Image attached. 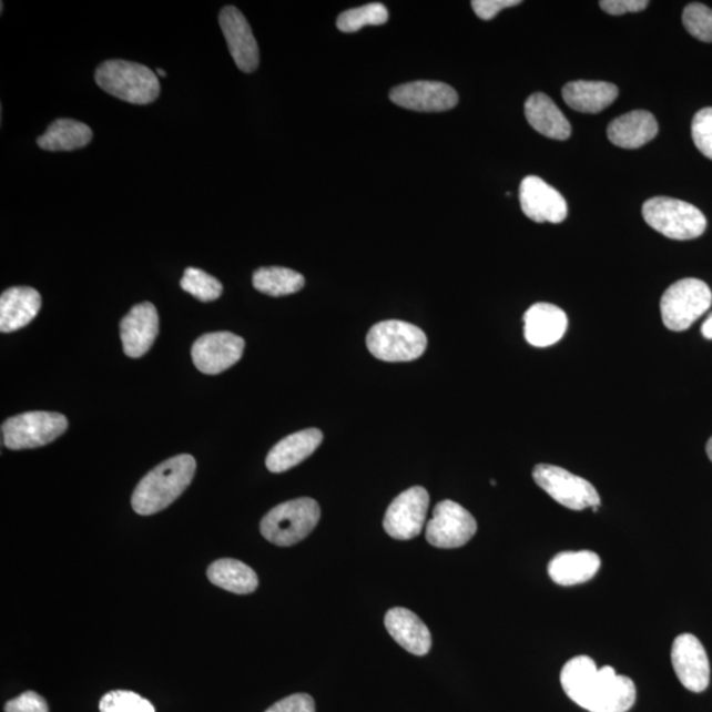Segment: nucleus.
I'll list each match as a JSON object with an SVG mask.
<instances>
[{"label": "nucleus", "instance_id": "obj_13", "mask_svg": "<svg viewBox=\"0 0 712 712\" xmlns=\"http://www.w3.org/2000/svg\"><path fill=\"white\" fill-rule=\"evenodd\" d=\"M389 98L397 106L418 113H443L458 104L456 90L438 81L404 83L390 90Z\"/></svg>", "mask_w": 712, "mask_h": 712}, {"label": "nucleus", "instance_id": "obj_7", "mask_svg": "<svg viewBox=\"0 0 712 712\" xmlns=\"http://www.w3.org/2000/svg\"><path fill=\"white\" fill-rule=\"evenodd\" d=\"M710 286L698 278H682L669 286L661 298V316L672 332H685L710 309Z\"/></svg>", "mask_w": 712, "mask_h": 712}, {"label": "nucleus", "instance_id": "obj_3", "mask_svg": "<svg viewBox=\"0 0 712 712\" xmlns=\"http://www.w3.org/2000/svg\"><path fill=\"white\" fill-rule=\"evenodd\" d=\"M95 82L104 92L134 104L152 103L160 94L156 74L136 62L104 61L96 69Z\"/></svg>", "mask_w": 712, "mask_h": 712}, {"label": "nucleus", "instance_id": "obj_11", "mask_svg": "<svg viewBox=\"0 0 712 712\" xmlns=\"http://www.w3.org/2000/svg\"><path fill=\"white\" fill-rule=\"evenodd\" d=\"M429 494L424 487L404 491L387 509L383 527L395 540H411L423 532L429 509Z\"/></svg>", "mask_w": 712, "mask_h": 712}, {"label": "nucleus", "instance_id": "obj_12", "mask_svg": "<svg viewBox=\"0 0 712 712\" xmlns=\"http://www.w3.org/2000/svg\"><path fill=\"white\" fill-rule=\"evenodd\" d=\"M244 345V339L233 333L204 334L192 348L194 366L202 374L218 375L241 360Z\"/></svg>", "mask_w": 712, "mask_h": 712}, {"label": "nucleus", "instance_id": "obj_25", "mask_svg": "<svg viewBox=\"0 0 712 712\" xmlns=\"http://www.w3.org/2000/svg\"><path fill=\"white\" fill-rule=\"evenodd\" d=\"M526 116L529 124L543 136L568 141L571 135L570 122L547 94L535 93L528 98Z\"/></svg>", "mask_w": 712, "mask_h": 712}, {"label": "nucleus", "instance_id": "obj_1", "mask_svg": "<svg viewBox=\"0 0 712 712\" xmlns=\"http://www.w3.org/2000/svg\"><path fill=\"white\" fill-rule=\"evenodd\" d=\"M561 685L572 702L590 712H627L637 701V686L631 679L619 675L611 667L598 669L589 655L567 662Z\"/></svg>", "mask_w": 712, "mask_h": 712}, {"label": "nucleus", "instance_id": "obj_31", "mask_svg": "<svg viewBox=\"0 0 712 712\" xmlns=\"http://www.w3.org/2000/svg\"><path fill=\"white\" fill-rule=\"evenodd\" d=\"M101 712H156L145 698L128 690L110 691L100 702Z\"/></svg>", "mask_w": 712, "mask_h": 712}, {"label": "nucleus", "instance_id": "obj_27", "mask_svg": "<svg viewBox=\"0 0 712 712\" xmlns=\"http://www.w3.org/2000/svg\"><path fill=\"white\" fill-rule=\"evenodd\" d=\"M92 138L93 131L85 123L73 119H58L38 139V144L45 151H74L83 149Z\"/></svg>", "mask_w": 712, "mask_h": 712}, {"label": "nucleus", "instance_id": "obj_40", "mask_svg": "<svg viewBox=\"0 0 712 712\" xmlns=\"http://www.w3.org/2000/svg\"><path fill=\"white\" fill-rule=\"evenodd\" d=\"M157 74L162 77H166V73L163 71V69H157Z\"/></svg>", "mask_w": 712, "mask_h": 712}, {"label": "nucleus", "instance_id": "obj_22", "mask_svg": "<svg viewBox=\"0 0 712 712\" xmlns=\"http://www.w3.org/2000/svg\"><path fill=\"white\" fill-rule=\"evenodd\" d=\"M41 296L30 286H16L0 297V332L12 333L27 326L38 316Z\"/></svg>", "mask_w": 712, "mask_h": 712}, {"label": "nucleus", "instance_id": "obj_2", "mask_svg": "<svg viewBox=\"0 0 712 712\" xmlns=\"http://www.w3.org/2000/svg\"><path fill=\"white\" fill-rule=\"evenodd\" d=\"M195 470L197 462L190 454H180L165 460L139 481L132 494V508L142 516L163 511L190 487Z\"/></svg>", "mask_w": 712, "mask_h": 712}, {"label": "nucleus", "instance_id": "obj_19", "mask_svg": "<svg viewBox=\"0 0 712 712\" xmlns=\"http://www.w3.org/2000/svg\"><path fill=\"white\" fill-rule=\"evenodd\" d=\"M323 441V431L316 428L293 433L272 448L265 465L271 472L288 471L309 458Z\"/></svg>", "mask_w": 712, "mask_h": 712}, {"label": "nucleus", "instance_id": "obj_6", "mask_svg": "<svg viewBox=\"0 0 712 712\" xmlns=\"http://www.w3.org/2000/svg\"><path fill=\"white\" fill-rule=\"evenodd\" d=\"M427 335L420 327L403 321H383L367 335L369 353L384 362L415 360L427 350Z\"/></svg>", "mask_w": 712, "mask_h": 712}, {"label": "nucleus", "instance_id": "obj_5", "mask_svg": "<svg viewBox=\"0 0 712 712\" xmlns=\"http://www.w3.org/2000/svg\"><path fill=\"white\" fill-rule=\"evenodd\" d=\"M649 226L669 240L690 241L706 232V216L694 205L670 197H654L642 205Z\"/></svg>", "mask_w": 712, "mask_h": 712}, {"label": "nucleus", "instance_id": "obj_37", "mask_svg": "<svg viewBox=\"0 0 712 712\" xmlns=\"http://www.w3.org/2000/svg\"><path fill=\"white\" fill-rule=\"evenodd\" d=\"M599 6L610 16L620 17L624 16V13L644 11L649 2L647 0H603Z\"/></svg>", "mask_w": 712, "mask_h": 712}, {"label": "nucleus", "instance_id": "obj_29", "mask_svg": "<svg viewBox=\"0 0 712 712\" xmlns=\"http://www.w3.org/2000/svg\"><path fill=\"white\" fill-rule=\"evenodd\" d=\"M387 7L382 3H369L358 9L342 12L337 19L340 32L353 33L366 26H383L388 22Z\"/></svg>", "mask_w": 712, "mask_h": 712}, {"label": "nucleus", "instance_id": "obj_32", "mask_svg": "<svg viewBox=\"0 0 712 712\" xmlns=\"http://www.w3.org/2000/svg\"><path fill=\"white\" fill-rule=\"evenodd\" d=\"M683 24L691 37L712 43V10L702 3H691L683 10Z\"/></svg>", "mask_w": 712, "mask_h": 712}, {"label": "nucleus", "instance_id": "obj_9", "mask_svg": "<svg viewBox=\"0 0 712 712\" xmlns=\"http://www.w3.org/2000/svg\"><path fill=\"white\" fill-rule=\"evenodd\" d=\"M533 479L537 486L561 506L572 511H583L586 508L598 511L600 497L589 480L577 477L562 467L546 464L535 467Z\"/></svg>", "mask_w": 712, "mask_h": 712}, {"label": "nucleus", "instance_id": "obj_20", "mask_svg": "<svg viewBox=\"0 0 712 712\" xmlns=\"http://www.w3.org/2000/svg\"><path fill=\"white\" fill-rule=\"evenodd\" d=\"M384 624H386L390 637L405 651L415 655H425L430 652L431 634L429 628L415 612L396 607L387 612Z\"/></svg>", "mask_w": 712, "mask_h": 712}, {"label": "nucleus", "instance_id": "obj_35", "mask_svg": "<svg viewBox=\"0 0 712 712\" xmlns=\"http://www.w3.org/2000/svg\"><path fill=\"white\" fill-rule=\"evenodd\" d=\"M265 712H316V703L309 694H293L278 701Z\"/></svg>", "mask_w": 712, "mask_h": 712}, {"label": "nucleus", "instance_id": "obj_14", "mask_svg": "<svg viewBox=\"0 0 712 712\" xmlns=\"http://www.w3.org/2000/svg\"><path fill=\"white\" fill-rule=\"evenodd\" d=\"M672 664L680 682L693 693H702L710 683V662L701 641L685 633L677 638L672 648Z\"/></svg>", "mask_w": 712, "mask_h": 712}, {"label": "nucleus", "instance_id": "obj_30", "mask_svg": "<svg viewBox=\"0 0 712 712\" xmlns=\"http://www.w3.org/2000/svg\"><path fill=\"white\" fill-rule=\"evenodd\" d=\"M181 288L191 293L192 296L199 298L202 303L215 302L220 298L223 292V286L218 278L206 274V272L199 268H187L183 281H181Z\"/></svg>", "mask_w": 712, "mask_h": 712}, {"label": "nucleus", "instance_id": "obj_38", "mask_svg": "<svg viewBox=\"0 0 712 712\" xmlns=\"http://www.w3.org/2000/svg\"><path fill=\"white\" fill-rule=\"evenodd\" d=\"M701 332L704 338L712 339V313L706 318V321H704L701 327Z\"/></svg>", "mask_w": 712, "mask_h": 712}, {"label": "nucleus", "instance_id": "obj_34", "mask_svg": "<svg viewBox=\"0 0 712 712\" xmlns=\"http://www.w3.org/2000/svg\"><path fill=\"white\" fill-rule=\"evenodd\" d=\"M4 712H49V708L43 696L34 691H26L7 702Z\"/></svg>", "mask_w": 712, "mask_h": 712}, {"label": "nucleus", "instance_id": "obj_26", "mask_svg": "<svg viewBox=\"0 0 712 712\" xmlns=\"http://www.w3.org/2000/svg\"><path fill=\"white\" fill-rule=\"evenodd\" d=\"M207 578L218 588L240 596L254 592L260 586L256 572L248 564L233 558L213 562L207 569Z\"/></svg>", "mask_w": 712, "mask_h": 712}, {"label": "nucleus", "instance_id": "obj_39", "mask_svg": "<svg viewBox=\"0 0 712 712\" xmlns=\"http://www.w3.org/2000/svg\"><path fill=\"white\" fill-rule=\"evenodd\" d=\"M706 451H708V456H709V458L711 459V462H712V437L710 438V441L708 443Z\"/></svg>", "mask_w": 712, "mask_h": 712}, {"label": "nucleus", "instance_id": "obj_33", "mask_svg": "<svg viewBox=\"0 0 712 712\" xmlns=\"http://www.w3.org/2000/svg\"><path fill=\"white\" fill-rule=\"evenodd\" d=\"M691 135L702 155L712 160V108L698 111L691 123Z\"/></svg>", "mask_w": 712, "mask_h": 712}, {"label": "nucleus", "instance_id": "obj_4", "mask_svg": "<svg viewBox=\"0 0 712 712\" xmlns=\"http://www.w3.org/2000/svg\"><path fill=\"white\" fill-rule=\"evenodd\" d=\"M321 518L318 502L311 498L278 505L264 516L261 532L265 540L277 547H292L308 537Z\"/></svg>", "mask_w": 712, "mask_h": 712}, {"label": "nucleus", "instance_id": "obj_28", "mask_svg": "<svg viewBox=\"0 0 712 712\" xmlns=\"http://www.w3.org/2000/svg\"><path fill=\"white\" fill-rule=\"evenodd\" d=\"M253 284L256 291L272 297L293 295L302 291L305 278L298 272L283 267H265L255 271Z\"/></svg>", "mask_w": 712, "mask_h": 712}, {"label": "nucleus", "instance_id": "obj_15", "mask_svg": "<svg viewBox=\"0 0 712 712\" xmlns=\"http://www.w3.org/2000/svg\"><path fill=\"white\" fill-rule=\"evenodd\" d=\"M522 213L537 223H561L568 216V202L562 194L537 176H528L520 185Z\"/></svg>", "mask_w": 712, "mask_h": 712}, {"label": "nucleus", "instance_id": "obj_23", "mask_svg": "<svg viewBox=\"0 0 712 712\" xmlns=\"http://www.w3.org/2000/svg\"><path fill=\"white\" fill-rule=\"evenodd\" d=\"M600 564L602 561L593 551H564L550 561L548 572L551 581L557 584L576 586L596 577Z\"/></svg>", "mask_w": 712, "mask_h": 712}, {"label": "nucleus", "instance_id": "obj_17", "mask_svg": "<svg viewBox=\"0 0 712 712\" xmlns=\"http://www.w3.org/2000/svg\"><path fill=\"white\" fill-rule=\"evenodd\" d=\"M159 334V314L151 303L138 304L121 323L123 350L130 358H142Z\"/></svg>", "mask_w": 712, "mask_h": 712}, {"label": "nucleus", "instance_id": "obj_18", "mask_svg": "<svg viewBox=\"0 0 712 712\" xmlns=\"http://www.w3.org/2000/svg\"><path fill=\"white\" fill-rule=\"evenodd\" d=\"M568 325L567 313L553 304H535L523 314V335L535 347L553 346L567 333Z\"/></svg>", "mask_w": 712, "mask_h": 712}, {"label": "nucleus", "instance_id": "obj_21", "mask_svg": "<svg viewBox=\"0 0 712 712\" xmlns=\"http://www.w3.org/2000/svg\"><path fill=\"white\" fill-rule=\"evenodd\" d=\"M658 132L659 124L653 114L645 110H634L613 119L607 129V136L620 149L637 150L653 141Z\"/></svg>", "mask_w": 712, "mask_h": 712}, {"label": "nucleus", "instance_id": "obj_36", "mask_svg": "<svg viewBox=\"0 0 712 712\" xmlns=\"http://www.w3.org/2000/svg\"><path fill=\"white\" fill-rule=\"evenodd\" d=\"M520 3V0H474L471 6L479 19L492 20L500 11L511 9Z\"/></svg>", "mask_w": 712, "mask_h": 712}, {"label": "nucleus", "instance_id": "obj_16", "mask_svg": "<svg viewBox=\"0 0 712 712\" xmlns=\"http://www.w3.org/2000/svg\"><path fill=\"white\" fill-rule=\"evenodd\" d=\"M220 24L237 69L255 72L260 67V47L247 19L236 7L227 6L221 12Z\"/></svg>", "mask_w": 712, "mask_h": 712}, {"label": "nucleus", "instance_id": "obj_24", "mask_svg": "<svg viewBox=\"0 0 712 712\" xmlns=\"http://www.w3.org/2000/svg\"><path fill=\"white\" fill-rule=\"evenodd\" d=\"M619 95V89L610 82L574 81L562 89L563 101L572 110L584 114H598L611 106Z\"/></svg>", "mask_w": 712, "mask_h": 712}, {"label": "nucleus", "instance_id": "obj_8", "mask_svg": "<svg viewBox=\"0 0 712 712\" xmlns=\"http://www.w3.org/2000/svg\"><path fill=\"white\" fill-rule=\"evenodd\" d=\"M68 420L55 411H27L2 425L3 444L10 450L41 448L64 435Z\"/></svg>", "mask_w": 712, "mask_h": 712}, {"label": "nucleus", "instance_id": "obj_10", "mask_svg": "<svg viewBox=\"0 0 712 712\" xmlns=\"http://www.w3.org/2000/svg\"><path fill=\"white\" fill-rule=\"evenodd\" d=\"M477 520L452 500L438 502L427 526V541L439 549H456L466 546L477 533Z\"/></svg>", "mask_w": 712, "mask_h": 712}]
</instances>
